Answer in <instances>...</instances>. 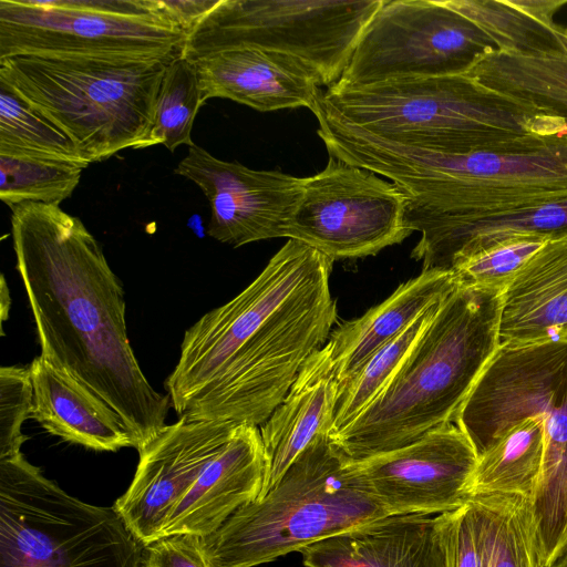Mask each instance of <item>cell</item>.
I'll return each mask as SVG.
<instances>
[{
	"label": "cell",
	"mask_w": 567,
	"mask_h": 567,
	"mask_svg": "<svg viewBox=\"0 0 567 567\" xmlns=\"http://www.w3.org/2000/svg\"><path fill=\"white\" fill-rule=\"evenodd\" d=\"M11 235L40 355L117 412L138 450L172 406L130 344L124 289L100 244L81 219L42 203L12 208Z\"/></svg>",
	"instance_id": "cell-2"
},
{
	"label": "cell",
	"mask_w": 567,
	"mask_h": 567,
	"mask_svg": "<svg viewBox=\"0 0 567 567\" xmlns=\"http://www.w3.org/2000/svg\"><path fill=\"white\" fill-rule=\"evenodd\" d=\"M567 231V199L475 220L427 241H417L411 257L422 270L452 271L458 264L515 236H554Z\"/></svg>",
	"instance_id": "cell-25"
},
{
	"label": "cell",
	"mask_w": 567,
	"mask_h": 567,
	"mask_svg": "<svg viewBox=\"0 0 567 567\" xmlns=\"http://www.w3.org/2000/svg\"><path fill=\"white\" fill-rule=\"evenodd\" d=\"M457 285L453 271L422 270L361 317L340 323L327 341L339 382L349 378L374 351L404 331L429 307L445 299Z\"/></svg>",
	"instance_id": "cell-23"
},
{
	"label": "cell",
	"mask_w": 567,
	"mask_h": 567,
	"mask_svg": "<svg viewBox=\"0 0 567 567\" xmlns=\"http://www.w3.org/2000/svg\"><path fill=\"white\" fill-rule=\"evenodd\" d=\"M1 282H2V288H1V321L3 322L4 319H6V315L8 313L9 311V308H10V297H9V290L6 286V280H4V277L2 276V279H1Z\"/></svg>",
	"instance_id": "cell-37"
},
{
	"label": "cell",
	"mask_w": 567,
	"mask_h": 567,
	"mask_svg": "<svg viewBox=\"0 0 567 567\" xmlns=\"http://www.w3.org/2000/svg\"><path fill=\"white\" fill-rule=\"evenodd\" d=\"M408 205L409 197L394 183L329 156L321 172L303 177L286 238L333 261L373 256L413 233L406 223Z\"/></svg>",
	"instance_id": "cell-13"
},
{
	"label": "cell",
	"mask_w": 567,
	"mask_h": 567,
	"mask_svg": "<svg viewBox=\"0 0 567 567\" xmlns=\"http://www.w3.org/2000/svg\"><path fill=\"white\" fill-rule=\"evenodd\" d=\"M497 339L567 342V231L548 238L503 290Z\"/></svg>",
	"instance_id": "cell-20"
},
{
	"label": "cell",
	"mask_w": 567,
	"mask_h": 567,
	"mask_svg": "<svg viewBox=\"0 0 567 567\" xmlns=\"http://www.w3.org/2000/svg\"><path fill=\"white\" fill-rule=\"evenodd\" d=\"M546 53L491 51L465 73L485 87L567 120V30Z\"/></svg>",
	"instance_id": "cell-24"
},
{
	"label": "cell",
	"mask_w": 567,
	"mask_h": 567,
	"mask_svg": "<svg viewBox=\"0 0 567 567\" xmlns=\"http://www.w3.org/2000/svg\"><path fill=\"white\" fill-rule=\"evenodd\" d=\"M549 567H567V546L560 556Z\"/></svg>",
	"instance_id": "cell-38"
},
{
	"label": "cell",
	"mask_w": 567,
	"mask_h": 567,
	"mask_svg": "<svg viewBox=\"0 0 567 567\" xmlns=\"http://www.w3.org/2000/svg\"><path fill=\"white\" fill-rule=\"evenodd\" d=\"M33 402L30 368L21 365L0 369V457L21 452L28 436L21 432Z\"/></svg>",
	"instance_id": "cell-34"
},
{
	"label": "cell",
	"mask_w": 567,
	"mask_h": 567,
	"mask_svg": "<svg viewBox=\"0 0 567 567\" xmlns=\"http://www.w3.org/2000/svg\"><path fill=\"white\" fill-rule=\"evenodd\" d=\"M545 420L529 417L515 424L477 458L468 484V501L502 494L532 499L540 475Z\"/></svg>",
	"instance_id": "cell-26"
},
{
	"label": "cell",
	"mask_w": 567,
	"mask_h": 567,
	"mask_svg": "<svg viewBox=\"0 0 567 567\" xmlns=\"http://www.w3.org/2000/svg\"><path fill=\"white\" fill-rule=\"evenodd\" d=\"M141 567H213L202 536L175 534L143 546Z\"/></svg>",
	"instance_id": "cell-35"
},
{
	"label": "cell",
	"mask_w": 567,
	"mask_h": 567,
	"mask_svg": "<svg viewBox=\"0 0 567 567\" xmlns=\"http://www.w3.org/2000/svg\"><path fill=\"white\" fill-rule=\"evenodd\" d=\"M114 507L63 491L22 452L0 457V567H141Z\"/></svg>",
	"instance_id": "cell-9"
},
{
	"label": "cell",
	"mask_w": 567,
	"mask_h": 567,
	"mask_svg": "<svg viewBox=\"0 0 567 567\" xmlns=\"http://www.w3.org/2000/svg\"><path fill=\"white\" fill-rule=\"evenodd\" d=\"M480 532V567H543L530 501L492 494L470 499Z\"/></svg>",
	"instance_id": "cell-27"
},
{
	"label": "cell",
	"mask_w": 567,
	"mask_h": 567,
	"mask_svg": "<svg viewBox=\"0 0 567 567\" xmlns=\"http://www.w3.org/2000/svg\"><path fill=\"white\" fill-rule=\"evenodd\" d=\"M501 290L457 285L441 302L379 396L331 434L361 461L401 449L452 423L498 348Z\"/></svg>",
	"instance_id": "cell-4"
},
{
	"label": "cell",
	"mask_w": 567,
	"mask_h": 567,
	"mask_svg": "<svg viewBox=\"0 0 567 567\" xmlns=\"http://www.w3.org/2000/svg\"><path fill=\"white\" fill-rule=\"evenodd\" d=\"M477 454L455 422L394 451L352 462L359 487L390 514H441L468 502Z\"/></svg>",
	"instance_id": "cell-14"
},
{
	"label": "cell",
	"mask_w": 567,
	"mask_h": 567,
	"mask_svg": "<svg viewBox=\"0 0 567 567\" xmlns=\"http://www.w3.org/2000/svg\"><path fill=\"white\" fill-rule=\"evenodd\" d=\"M219 0H147L151 10L188 35L218 4Z\"/></svg>",
	"instance_id": "cell-36"
},
{
	"label": "cell",
	"mask_w": 567,
	"mask_h": 567,
	"mask_svg": "<svg viewBox=\"0 0 567 567\" xmlns=\"http://www.w3.org/2000/svg\"><path fill=\"white\" fill-rule=\"evenodd\" d=\"M566 30H567V28H566Z\"/></svg>",
	"instance_id": "cell-39"
},
{
	"label": "cell",
	"mask_w": 567,
	"mask_h": 567,
	"mask_svg": "<svg viewBox=\"0 0 567 567\" xmlns=\"http://www.w3.org/2000/svg\"><path fill=\"white\" fill-rule=\"evenodd\" d=\"M480 27L497 50L522 54L546 53L560 48L558 24L540 21L516 0H444Z\"/></svg>",
	"instance_id": "cell-29"
},
{
	"label": "cell",
	"mask_w": 567,
	"mask_h": 567,
	"mask_svg": "<svg viewBox=\"0 0 567 567\" xmlns=\"http://www.w3.org/2000/svg\"><path fill=\"white\" fill-rule=\"evenodd\" d=\"M29 368L33 386L29 417L48 433L94 451L137 447L121 415L78 380L40 354Z\"/></svg>",
	"instance_id": "cell-22"
},
{
	"label": "cell",
	"mask_w": 567,
	"mask_h": 567,
	"mask_svg": "<svg viewBox=\"0 0 567 567\" xmlns=\"http://www.w3.org/2000/svg\"><path fill=\"white\" fill-rule=\"evenodd\" d=\"M237 426L179 417L137 450L135 475L113 507L143 546L158 539L177 505Z\"/></svg>",
	"instance_id": "cell-15"
},
{
	"label": "cell",
	"mask_w": 567,
	"mask_h": 567,
	"mask_svg": "<svg viewBox=\"0 0 567 567\" xmlns=\"http://www.w3.org/2000/svg\"><path fill=\"white\" fill-rule=\"evenodd\" d=\"M265 472L259 426L238 425L177 505L158 539L175 534L209 536L236 511L258 498Z\"/></svg>",
	"instance_id": "cell-19"
},
{
	"label": "cell",
	"mask_w": 567,
	"mask_h": 567,
	"mask_svg": "<svg viewBox=\"0 0 567 567\" xmlns=\"http://www.w3.org/2000/svg\"><path fill=\"white\" fill-rule=\"evenodd\" d=\"M461 508V507H460ZM460 508L393 514L305 547L306 567H457Z\"/></svg>",
	"instance_id": "cell-17"
},
{
	"label": "cell",
	"mask_w": 567,
	"mask_h": 567,
	"mask_svg": "<svg viewBox=\"0 0 567 567\" xmlns=\"http://www.w3.org/2000/svg\"><path fill=\"white\" fill-rule=\"evenodd\" d=\"M332 264L288 239L241 292L190 326L165 381L177 415L262 425L332 332Z\"/></svg>",
	"instance_id": "cell-1"
},
{
	"label": "cell",
	"mask_w": 567,
	"mask_h": 567,
	"mask_svg": "<svg viewBox=\"0 0 567 567\" xmlns=\"http://www.w3.org/2000/svg\"><path fill=\"white\" fill-rule=\"evenodd\" d=\"M383 0H219L190 32L182 55L195 62L235 47L293 55L322 85L337 83Z\"/></svg>",
	"instance_id": "cell-10"
},
{
	"label": "cell",
	"mask_w": 567,
	"mask_h": 567,
	"mask_svg": "<svg viewBox=\"0 0 567 567\" xmlns=\"http://www.w3.org/2000/svg\"><path fill=\"white\" fill-rule=\"evenodd\" d=\"M550 237L537 234L515 236L464 260L452 271L460 285L503 291L519 268Z\"/></svg>",
	"instance_id": "cell-33"
},
{
	"label": "cell",
	"mask_w": 567,
	"mask_h": 567,
	"mask_svg": "<svg viewBox=\"0 0 567 567\" xmlns=\"http://www.w3.org/2000/svg\"><path fill=\"white\" fill-rule=\"evenodd\" d=\"M186 38L147 0H0V60L34 55L169 63L182 55Z\"/></svg>",
	"instance_id": "cell-11"
},
{
	"label": "cell",
	"mask_w": 567,
	"mask_h": 567,
	"mask_svg": "<svg viewBox=\"0 0 567 567\" xmlns=\"http://www.w3.org/2000/svg\"><path fill=\"white\" fill-rule=\"evenodd\" d=\"M442 301L429 307L404 331L374 351L349 378L339 382L331 434L350 424L379 396Z\"/></svg>",
	"instance_id": "cell-28"
},
{
	"label": "cell",
	"mask_w": 567,
	"mask_h": 567,
	"mask_svg": "<svg viewBox=\"0 0 567 567\" xmlns=\"http://www.w3.org/2000/svg\"><path fill=\"white\" fill-rule=\"evenodd\" d=\"M204 102L228 99L260 112L317 104L322 85L315 70L282 52L228 48L194 62Z\"/></svg>",
	"instance_id": "cell-18"
},
{
	"label": "cell",
	"mask_w": 567,
	"mask_h": 567,
	"mask_svg": "<svg viewBox=\"0 0 567 567\" xmlns=\"http://www.w3.org/2000/svg\"><path fill=\"white\" fill-rule=\"evenodd\" d=\"M351 460L317 436L262 496L204 538L213 567H255L392 515L357 484Z\"/></svg>",
	"instance_id": "cell-6"
},
{
	"label": "cell",
	"mask_w": 567,
	"mask_h": 567,
	"mask_svg": "<svg viewBox=\"0 0 567 567\" xmlns=\"http://www.w3.org/2000/svg\"><path fill=\"white\" fill-rule=\"evenodd\" d=\"M338 388L336 365L326 342L307 359L281 403L259 426L266 472L258 498L317 436L331 434Z\"/></svg>",
	"instance_id": "cell-21"
},
{
	"label": "cell",
	"mask_w": 567,
	"mask_h": 567,
	"mask_svg": "<svg viewBox=\"0 0 567 567\" xmlns=\"http://www.w3.org/2000/svg\"><path fill=\"white\" fill-rule=\"evenodd\" d=\"M0 154H25L89 166L62 131L2 82H0Z\"/></svg>",
	"instance_id": "cell-32"
},
{
	"label": "cell",
	"mask_w": 567,
	"mask_h": 567,
	"mask_svg": "<svg viewBox=\"0 0 567 567\" xmlns=\"http://www.w3.org/2000/svg\"><path fill=\"white\" fill-rule=\"evenodd\" d=\"M85 166L25 154H0V198L11 209L24 203L58 205L70 197Z\"/></svg>",
	"instance_id": "cell-30"
},
{
	"label": "cell",
	"mask_w": 567,
	"mask_h": 567,
	"mask_svg": "<svg viewBox=\"0 0 567 567\" xmlns=\"http://www.w3.org/2000/svg\"><path fill=\"white\" fill-rule=\"evenodd\" d=\"M317 120L390 142L470 153L567 135V120L492 91L466 74L337 82L311 111Z\"/></svg>",
	"instance_id": "cell-5"
},
{
	"label": "cell",
	"mask_w": 567,
	"mask_h": 567,
	"mask_svg": "<svg viewBox=\"0 0 567 567\" xmlns=\"http://www.w3.org/2000/svg\"><path fill=\"white\" fill-rule=\"evenodd\" d=\"M174 172L194 182L208 199L207 234L233 247L286 237L303 190V177L225 162L195 144Z\"/></svg>",
	"instance_id": "cell-16"
},
{
	"label": "cell",
	"mask_w": 567,
	"mask_h": 567,
	"mask_svg": "<svg viewBox=\"0 0 567 567\" xmlns=\"http://www.w3.org/2000/svg\"><path fill=\"white\" fill-rule=\"evenodd\" d=\"M495 42L444 0H383L339 82L465 74Z\"/></svg>",
	"instance_id": "cell-12"
},
{
	"label": "cell",
	"mask_w": 567,
	"mask_h": 567,
	"mask_svg": "<svg viewBox=\"0 0 567 567\" xmlns=\"http://www.w3.org/2000/svg\"><path fill=\"white\" fill-rule=\"evenodd\" d=\"M204 103L195 63L183 55L167 63L145 147L163 144L174 152L179 145L193 146V124Z\"/></svg>",
	"instance_id": "cell-31"
},
{
	"label": "cell",
	"mask_w": 567,
	"mask_h": 567,
	"mask_svg": "<svg viewBox=\"0 0 567 567\" xmlns=\"http://www.w3.org/2000/svg\"><path fill=\"white\" fill-rule=\"evenodd\" d=\"M166 64L20 55L0 60V82L62 131L91 164L125 148H145Z\"/></svg>",
	"instance_id": "cell-7"
},
{
	"label": "cell",
	"mask_w": 567,
	"mask_h": 567,
	"mask_svg": "<svg viewBox=\"0 0 567 567\" xmlns=\"http://www.w3.org/2000/svg\"><path fill=\"white\" fill-rule=\"evenodd\" d=\"M545 420V449L530 499L535 522L567 529V342L498 346L454 422L477 456L515 424Z\"/></svg>",
	"instance_id": "cell-8"
},
{
	"label": "cell",
	"mask_w": 567,
	"mask_h": 567,
	"mask_svg": "<svg viewBox=\"0 0 567 567\" xmlns=\"http://www.w3.org/2000/svg\"><path fill=\"white\" fill-rule=\"evenodd\" d=\"M331 154L399 186L409 197L406 223L421 234L419 241L567 199V135L512 148L447 153L341 127Z\"/></svg>",
	"instance_id": "cell-3"
}]
</instances>
